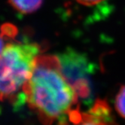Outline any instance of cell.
Returning a JSON list of instances; mask_svg holds the SVG:
<instances>
[{
    "label": "cell",
    "mask_w": 125,
    "mask_h": 125,
    "mask_svg": "<svg viewBox=\"0 0 125 125\" xmlns=\"http://www.w3.org/2000/svg\"><path fill=\"white\" fill-rule=\"evenodd\" d=\"M26 103L44 125H66L82 120L75 107L78 95L61 70L57 56L39 55L33 72L23 88Z\"/></svg>",
    "instance_id": "obj_1"
},
{
    "label": "cell",
    "mask_w": 125,
    "mask_h": 125,
    "mask_svg": "<svg viewBox=\"0 0 125 125\" xmlns=\"http://www.w3.org/2000/svg\"><path fill=\"white\" fill-rule=\"evenodd\" d=\"M41 49L35 43H11L0 54V100H9L30 78Z\"/></svg>",
    "instance_id": "obj_2"
},
{
    "label": "cell",
    "mask_w": 125,
    "mask_h": 125,
    "mask_svg": "<svg viewBox=\"0 0 125 125\" xmlns=\"http://www.w3.org/2000/svg\"><path fill=\"white\" fill-rule=\"evenodd\" d=\"M112 112L105 102L100 100L83 115L82 120L75 125H114Z\"/></svg>",
    "instance_id": "obj_3"
},
{
    "label": "cell",
    "mask_w": 125,
    "mask_h": 125,
    "mask_svg": "<svg viewBox=\"0 0 125 125\" xmlns=\"http://www.w3.org/2000/svg\"><path fill=\"white\" fill-rule=\"evenodd\" d=\"M9 2L21 13L30 14L39 9L43 0H9Z\"/></svg>",
    "instance_id": "obj_4"
},
{
    "label": "cell",
    "mask_w": 125,
    "mask_h": 125,
    "mask_svg": "<svg viewBox=\"0 0 125 125\" xmlns=\"http://www.w3.org/2000/svg\"><path fill=\"white\" fill-rule=\"evenodd\" d=\"M115 108L121 117L125 119V84L120 87L115 96Z\"/></svg>",
    "instance_id": "obj_5"
},
{
    "label": "cell",
    "mask_w": 125,
    "mask_h": 125,
    "mask_svg": "<svg viewBox=\"0 0 125 125\" xmlns=\"http://www.w3.org/2000/svg\"><path fill=\"white\" fill-rule=\"evenodd\" d=\"M77 2L84 6H94L100 4L104 0H75Z\"/></svg>",
    "instance_id": "obj_6"
},
{
    "label": "cell",
    "mask_w": 125,
    "mask_h": 125,
    "mask_svg": "<svg viewBox=\"0 0 125 125\" xmlns=\"http://www.w3.org/2000/svg\"><path fill=\"white\" fill-rule=\"evenodd\" d=\"M5 47V43H4V39H3L2 36L0 35V54L2 53Z\"/></svg>",
    "instance_id": "obj_7"
}]
</instances>
